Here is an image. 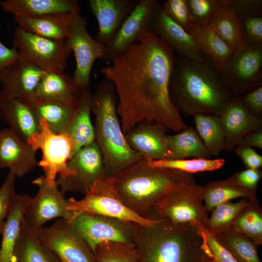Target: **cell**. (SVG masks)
Segmentation results:
<instances>
[{"mask_svg": "<svg viewBox=\"0 0 262 262\" xmlns=\"http://www.w3.org/2000/svg\"><path fill=\"white\" fill-rule=\"evenodd\" d=\"M165 127L144 121L125 134L130 147L143 158L153 160L171 159V152Z\"/></svg>", "mask_w": 262, "mask_h": 262, "instance_id": "19", "label": "cell"}, {"mask_svg": "<svg viewBox=\"0 0 262 262\" xmlns=\"http://www.w3.org/2000/svg\"><path fill=\"white\" fill-rule=\"evenodd\" d=\"M162 6L166 15L187 32L195 23L186 0H166Z\"/></svg>", "mask_w": 262, "mask_h": 262, "instance_id": "42", "label": "cell"}, {"mask_svg": "<svg viewBox=\"0 0 262 262\" xmlns=\"http://www.w3.org/2000/svg\"><path fill=\"white\" fill-rule=\"evenodd\" d=\"M36 153L27 141L11 129L0 131V169L9 168L23 178L38 166Z\"/></svg>", "mask_w": 262, "mask_h": 262, "instance_id": "22", "label": "cell"}, {"mask_svg": "<svg viewBox=\"0 0 262 262\" xmlns=\"http://www.w3.org/2000/svg\"><path fill=\"white\" fill-rule=\"evenodd\" d=\"M67 201V209L74 214L100 215L145 226H151L158 220L140 215L126 206L118 196L113 177L105 176L97 180L82 198L71 197Z\"/></svg>", "mask_w": 262, "mask_h": 262, "instance_id": "6", "label": "cell"}, {"mask_svg": "<svg viewBox=\"0 0 262 262\" xmlns=\"http://www.w3.org/2000/svg\"><path fill=\"white\" fill-rule=\"evenodd\" d=\"M114 83L104 78L93 94L95 141L100 150L105 176L112 177L143 158L127 143L117 113Z\"/></svg>", "mask_w": 262, "mask_h": 262, "instance_id": "5", "label": "cell"}, {"mask_svg": "<svg viewBox=\"0 0 262 262\" xmlns=\"http://www.w3.org/2000/svg\"><path fill=\"white\" fill-rule=\"evenodd\" d=\"M242 22L243 33L248 46L262 49V17H250Z\"/></svg>", "mask_w": 262, "mask_h": 262, "instance_id": "46", "label": "cell"}, {"mask_svg": "<svg viewBox=\"0 0 262 262\" xmlns=\"http://www.w3.org/2000/svg\"><path fill=\"white\" fill-rule=\"evenodd\" d=\"M239 182L246 188L256 191L258 183L262 177L260 169L247 168L236 173Z\"/></svg>", "mask_w": 262, "mask_h": 262, "instance_id": "49", "label": "cell"}, {"mask_svg": "<svg viewBox=\"0 0 262 262\" xmlns=\"http://www.w3.org/2000/svg\"><path fill=\"white\" fill-rule=\"evenodd\" d=\"M168 94L180 115H219L236 96L223 72L208 58L203 62L178 54L175 56L168 83Z\"/></svg>", "mask_w": 262, "mask_h": 262, "instance_id": "2", "label": "cell"}, {"mask_svg": "<svg viewBox=\"0 0 262 262\" xmlns=\"http://www.w3.org/2000/svg\"><path fill=\"white\" fill-rule=\"evenodd\" d=\"M138 0H89V8L96 18L98 30L95 38L108 47Z\"/></svg>", "mask_w": 262, "mask_h": 262, "instance_id": "21", "label": "cell"}, {"mask_svg": "<svg viewBox=\"0 0 262 262\" xmlns=\"http://www.w3.org/2000/svg\"><path fill=\"white\" fill-rule=\"evenodd\" d=\"M93 99V93L89 85L81 88L65 132L74 144V154L95 141L94 126L91 118Z\"/></svg>", "mask_w": 262, "mask_h": 262, "instance_id": "23", "label": "cell"}, {"mask_svg": "<svg viewBox=\"0 0 262 262\" xmlns=\"http://www.w3.org/2000/svg\"><path fill=\"white\" fill-rule=\"evenodd\" d=\"M76 13H59L37 17H14L18 27L32 33L57 40H65L70 36V25Z\"/></svg>", "mask_w": 262, "mask_h": 262, "instance_id": "25", "label": "cell"}, {"mask_svg": "<svg viewBox=\"0 0 262 262\" xmlns=\"http://www.w3.org/2000/svg\"><path fill=\"white\" fill-rule=\"evenodd\" d=\"M67 164L74 175L56 179L65 194L73 192L85 195L97 180L106 176L102 154L96 141L80 148Z\"/></svg>", "mask_w": 262, "mask_h": 262, "instance_id": "12", "label": "cell"}, {"mask_svg": "<svg viewBox=\"0 0 262 262\" xmlns=\"http://www.w3.org/2000/svg\"><path fill=\"white\" fill-rule=\"evenodd\" d=\"M208 25L227 45L233 55L238 54L248 47L243 33L242 20L226 3L214 13Z\"/></svg>", "mask_w": 262, "mask_h": 262, "instance_id": "27", "label": "cell"}, {"mask_svg": "<svg viewBox=\"0 0 262 262\" xmlns=\"http://www.w3.org/2000/svg\"><path fill=\"white\" fill-rule=\"evenodd\" d=\"M239 145L251 147H256L262 149V129L251 132L245 135L242 138Z\"/></svg>", "mask_w": 262, "mask_h": 262, "instance_id": "51", "label": "cell"}, {"mask_svg": "<svg viewBox=\"0 0 262 262\" xmlns=\"http://www.w3.org/2000/svg\"><path fill=\"white\" fill-rule=\"evenodd\" d=\"M20 59L18 51L14 48L6 47L0 40V71L6 66Z\"/></svg>", "mask_w": 262, "mask_h": 262, "instance_id": "50", "label": "cell"}, {"mask_svg": "<svg viewBox=\"0 0 262 262\" xmlns=\"http://www.w3.org/2000/svg\"><path fill=\"white\" fill-rule=\"evenodd\" d=\"M187 32L197 48L223 72L233 54L227 45L207 24L194 23Z\"/></svg>", "mask_w": 262, "mask_h": 262, "instance_id": "29", "label": "cell"}, {"mask_svg": "<svg viewBox=\"0 0 262 262\" xmlns=\"http://www.w3.org/2000/svg\"><path fill=\"white\" fill-rule=\"evenodd\" d=\"M13 262H60L55 255L31 232L23 220L15 247Z\"/></svg>", "mask_w": 262, "mask_h": 262, "instance_id": "33", "label": "cell"}, {"mask_svg": "<svg viewBox=\"0 0 262 262\" xmlns=\"http://www.w3.org/2000/svg\"><path fill=\"white\" fill-rule=\"evenodd\" d=\"M216 237L220 244L238 262H261L258 255L257 247L232 226Z\"/></svg>", "mask_w": 262, "mask_h": 262, "instance_id": "37", "label": "cell"}, {"mask_svg": "<svg viewBox=\"0 0 262 262\" xmlns=\"http://www.w3.org/2000/svg\"><path fill=\"white\" fill-rule=\"evenodd\" d=\"M0 118L9 129L26 141L41 130L40 120L27 103L19 99L0 95Z\"/></svg>", "mask_w": 262, "mask_h": 262, "instance_id": "24", "label": "cell"}, {"mask_svg": "<svg viewBox=\"0 0 262 262\" xmlns=\"http://www.w3.org/2000/svg\"><path fill=\"white\" fill-rule=\"evenodd\" d=\"M203 186L196 183L180 187L169 194L153 209L160 216L175 224H189L205 229L209 216L202 204Z\"/></svg>", "mask_w": 262, "mask_h": 262, "instance_id": "9", "label": "cell"}, {"mask_svg": "<svg viewBox=\"0 0 262 262\" xmlns=\"http://www.w3.org/2000/svg\"><path fill=\"white\" fill-rule=\"evenodd\" d=\"M13 48L20 58L30 62L46 72H63L73 53L66 40L43 37L17 27L13 40Z\"/></svg>", "mask_w": 262, "mask_h": 262, "instance_id": "8", "label": "cell"}, {"mask_svg": "<svg viewBox=\"0 0 262 262\" xmlns=\"http://www.w3.org/2000/svg\"><path fill=\"white\" fill-rule=\"evenodd\" d=\"M32 183L38 186L36 194L29 200L24 213L23 221L27 229L38 235L48 221L55 218L69 222L73 213L67 209L68 201L60 189L56 180L50 187L44 176L37 178Z\"/></svg>", "mask_w": 262, "mask_h": 262, "instance_id": "10", "label": "cell"}, {"mask_svg": "<svg viewBox=\"0 0 262 262\" xmlns=\"http://www.w3.org/2000/svg\"><path fill=\"white\" fill-rule=\"evenodd\" d=\"M69 222L94 252L98 245L105 242L132 243L131 222L82 213L73 214Z\"/></svg>", "mask_w": 262, "mask_h": 262, "instance_id": "14", "label": "cell"}, {"mask_svg": "<svg viewBox=\"0 0 262 262\" xmlns=\"http://www.w3.org/2000/svg\"><path fill=\"white\" fill-rule=\"evenodd\" d=\"M197 230L203 236V250L208 253L215 262H238L220 244L215 236L209 232L204 228Z\"/></svg>", "mask_w": 262, "mask_h": 262, "instance_id": "44", "label": "cell"}, {"mask_svg": "<svg viewBox=\"0 0 262 262\" xmlns=\"http://www.w3.org/2000/svg\"><path fill=\"white\" fill-rule=\"evenodd\" d=\"M112 177L122 202L133 212L145 217L151 209L173 191L196 183L192 174L150 166L144 158Z\"/></svg>", "mask_w": 262, "mask_h": 262, "instance_id": "4", "label": "cell"}, {"mask_svg": "<svg viewBox=\"0 0 262 262\" xmlns=\"http://www.w3.org/2000/svg\"><path fill=\"white\" fill-rule=\"evenodd\" d=\"M40 124L41 131L33 134L27 141L35 150H41L42 159L38 162V166L43 169L46 182L52 187L56 177L65 179L74 175L67 164L74 154L75 146L66 133L52 132L44 120H40Z\"/></svg>", "mask_w": 262, "mask_h": 262, "instance_id": "7", "label": "cell"}, {"mask_svg": "<svg viewBox=\"0 0 262 262\" xmlns=\"http://www.w3.org/2000/svg\"><path fill=\"white\" fill-rule=\"evenodd\" d=\"M147 160L150 166L176 169L192 174L218 169L224 165L225 162L223 158Z\"/></svg>", "mask_w": 262, "mask_h": 262, "instance_id": "39", "label": "cell"}, {"mask_svg": "<svg viewBox=\"0 0 262 262\" xmlns=\"http://www.w3.org/2000/svg\"><path fill=\"white\" fill-rule=\"evenodd\" d=\"M4 11L16 16L37 17L59 13L82 11L77 0H6L0 1Z\"/></svg>", "mask_w": 262, "mask_h": 262, "instance_id": "26", "label": "cell"}, {"mask_svg": "<svg viewBox=\"0 0 262 262\" xmlns=\"http://www.w3.org/2000/svg\"><path fill=\"white\" fill-rule=\"evenodd\" d=\"M60 262H98L94 251L67 221L59 218L38 234Z\"/></svg>", "mask_w": 262, "mask_h": 262, "instance_id": "11", "label": "cell"}, {"mask_svg": "<svg viewBox=\"0 0 262 262\" xmlns=\"http://www.w3.org/2000/svg\"><path fill=\"white\" fill-rule=\"evenodd\" d=\"M16 177L14 172L9 170L5 180L0 187V235L16 195Z\"/></svg>", "mask_w": 262, "mask_h": 262, "instance_id": "43", "label": "cell"}, {"mask_svg": "<svg viewBox=\"0 0 262 262\" xmlns=\"http://www.w3.org/2000/svg\"><path fill=\"white\" fill-rule=\"evenodd\" d=\"M232 227L257 247L262 245V208L257 198L248 200L235 218Z\"/></svg>", "mask_w": 262, "mask_h": 262, "instance_id": "36", "label": "cell"}, {"mask_svg": "<svg viewBox=\"0 0 262 262\" xmlns=\"http://www.w3.org/2000/svg\"><path fill=\"white\" fill-rule=\"evenodd\" d=\"M219 116L225 137L223 150L227 153L239 146L245 135L262 129V116L250 112L240 97L226 105Z\"/></svg>", "mask_w": 262, "mask_h": 262, "instance_id": "17", "label": "cell"}, {"mask_svg": "<svg viewBox=\"0 0 262 262\" xmlns=\"http://www.w3.org/2000/svg\"><path fill=\"white\" fill-rule=\"evenodd\" d=\"M20 100L32 109L40 120H44L52 132L56 134L65 133L72 116L74 105L34 96Z\"/></svg>", "mask_w": 262, "mask_h": 262, "instance_id": "32", "label": "cell"}, {"mask_svg": "<svg viewBox=\"0 0 262 262\" xmlns=\"http://www.w3.org/2000/svg\"><path fill=\"white\" fill-rule=\"evenodd\" d=\"M240 98L250 112L262 116V86L240 96Z\"/></svg>", "mask_w": 262, "mask_h": 262, "instance_id": "48", "label": "cell"}, {"mask_svg": "<svg viewBox=\"0 0 262 262\" xmlns=\"http://www.w3.org/2000/svg\"><path fill=\"white\" fill-rule=\"evenodd\" d=\"M248 200L242 198L236 203L230 201L220 204L212 210L205 229L217 236L229 229L238 214Z\"/></svg>", "mask_w": 262, "mask_h": 262, "instance_id": "38", "label": "cell"}, {"mask_svg": "<svg viewBox=\"0 0 262 262\" xmlns=\"http://www.w3.org/2000/svg\"><path fill=\"white\" fill-rule=\"evenodd\" d=\"M69 31L70 36L66 41L76 60L72 78L81 88L89 85L93 64L98 59L104 60L107 48L90 35L86 21L80 14L73 20Z\"/></svg>", "mask_w": 262, "mask_h": 262, "instance_id": "13", "label": "cell"}, {"mask_svg": "<svg viewBox=\"0 0 262 262\" xmlns=\"http://www.w3.org/2000/svg\"><path fill=\"white\" fill-rule=\"evenodd\" d=\"M201 262H215L208 253H207L206 252L203 250V252L201 256Z\"/></svg>", "mask_w": 262, "mask_h": 262, "instance_id": "52", "label": "cell"}, {"mask_svg": "<svg viewBox=\"0 0 262 262\" xmlns=\"http://www.w3.org/2000/svg\"><path fill=\"white\" fill-rule=\"evenodd\" d=\"M234 150L247 168L260 169L262 167V156L252 147L239 145Z\"/></svg>", "mask_w": 262, "mask_h": 262, "instance_id": "47", "label": "cell"}, {"mask_svg": "<svg viewBox=\"0 0 262 262\" xmlns=\"http://www.w3.org/2000/svg\"><path fill=\"white\" fill-rule=\"evenodd\" d=\"M131 226L139 262H201L203 238L193 225L160 218L151 226Z\"/></svg>", "mask_w": 262, "mask_h": 262, "instance_id": "3", "label": "cell"}, {"mask_svg": "<svg viewBox=\"0 0 262 262\" xmlns=\"http://www.w3.org/2000/svg\"><path fill=\"white\" fill-rule=\"evenodd\" d=\"M159 2L157 0H138L134 10L122 23L107 47L104 61L111 63L137 42L145 33L148 32L152 13Z\"/></svg>", "mask_w": 262, "mask_h": 262, "instance_id": "16", "label": "cell"}, {"mask_svg": "<svg viewBox=\"0 0 262 262\" xmlns=\"http://www.w3.org/2000/svg\"><path fill=\"white\" fill-rule=\"evenodd\" d=\"M98 262H139L133 243L105 242L95 248Z\"/></svg>", "mask_w": 262, "mask_h": 262, "instance_id": "40", "label": "cell"}, {"mask_svg": "<svg viewBox=\"0 0 262 262\" xmlns=\"http://www.w3.org/2000/svg\"><path fill=\"white\" fill-rule=\"evenodd\" d=\"M175 56L164 40L148 31L101 68L105 78L114 84L124 134L144 121L177 132L187 128L168 94Z\"/></svg>", "mask_w": 262, "mask_h": 262, "instance_id": "1", "label": "cell"}, {"mask_svg": "<svg viewBox=\"0 0 262 262\" xmlns=\"http://www.w3.org/2000/svg\"><path fill=\"white\" fill-rule=\"evenodd\" d=\"M31 197L28 194H16L15 197L1 234L0 262H13V253L20 235L25 209Z\"/></svg>", "mask_w": 262, "mask_h": 262, "instance_id": "31", "label": "cell"}, {"mask_svg": "<svg viewBox=\"0 0 262 262\" xmlns=\"http://www.w3.org/2000/svg\"><path fill=\"white\" fill-rule=\"evenodd\" d=\"M203 200L208 212L223 203L241 197L248 200L257 198L256 191L249 190L242 185L236 173L226 179L209 182L203 186Z\"/></svg>", "mask_w": 262, "mask_h": 262, "instance_id": "30", "label": "cell"}, {"mask_svg": "<svg viewBox=\"0 0 262 262\" xmlns=\"http://www.w3.org/2000/svg\"><path fill=\"white\" fill-rule=\"evenodd\" d=\"M223 74L236 97L262 86V49L248 46L238 54H232Z\"/></svg>", "mask_w": 262, "mask_h": 262, "instance_id": "15", "label": "cell"}, {"mask_svg": "<svg viewBox=\"0 0 262 262\" xmlns=\"http://www.w3.org/2000/svg\"><path fill=\"white\" fill-rule=\"evenodd\" d=\"M196 130L211 156L223 150L225 137L219 115L200 114L194 116Z\"/></svg>", "mask_w": 262, "mask_h": 262, "instance_id": "35", "label": "cell"}, {"mask_svg": "<svg viewBox=\"0 0 262 262\" xmlns=\"http://www.w3.org/2000/svg\"><path fill=\"white\" fill-rule=\"evenodd\" d=\"M148 31L164 40L179 55L201 62L208 58L189 33L166 15L160 1L152 13Z\"/></svg>", "mask_w": 262, "mask_h": 262, "instance_id": "18", "label": "cell"}, {"mask_svg": "<svg viewBox=\"0 0 262 262\" xmlns=\"http://www.w3.org/2000/svg\"><path fill=\"white\" fill-rule=\"evenodd\" d=\"M226 3L242 21L252 17L262 16V0H227Z\"/></svg>", "mask_w": 262, "mask_h": 262, "instance_id": "45", "label": "cell"}, {"mask_svg": "<svg viewBox=\"0 0 262 262\" xmlns=\"http://www.w3.org/2000/svg\"><path fill=\"white\" fill-rule=\"evenodd\" d=\"M167 138L170 159L211 157L196 131L192 126H188L176 134H168Z\"/></svg>", "mask_w": 262, "mask_h": 262, "instance_id": "34", "label": "cell"}, {"mask_svg": "<svg viewBox=\"0 0 262 262\" xmlns=\"http://www.w3.org/2000/svg\"><path fill=\"white\" fill-rule=\"evenodd\" d=\"M195 23L208 24L214 13L226 3V0H186Z\"/></svg>", "mask_w": 262, "mask_h": 262, "instance_id": "41", "label": "cell"}, {"mask_svg": "<svg viewBox=\"0 0 262 262\" xmlns=\"http://www.w3.org/2000/svg\"><path fill=\"white\" fill-rule=\"evenodd\" d=\"M44 72L33 63L19 59L0 71V95L19 99L34 96Z\"/></svg>", "mask_w": 262, "mask_h": 262, "instance_id": "20", "label": "cell"}, {"mask_svg": "<svg viewBox=\"0 0 262 262\" xmlns=\"http://www.w3.org/2000/svg\"><path fill=\"white\" fill-rule=\"evenodd\" d=\"M81 90L72 77L63 72H46L36 88L34 96L74 105Z\"/></svg>", "mask_w": 262, "mask_h": 262, "instance_id": "28", "label": "cell"}]
</instances>
